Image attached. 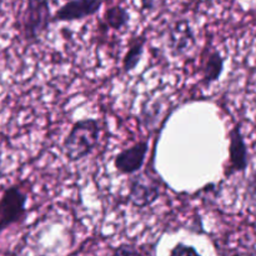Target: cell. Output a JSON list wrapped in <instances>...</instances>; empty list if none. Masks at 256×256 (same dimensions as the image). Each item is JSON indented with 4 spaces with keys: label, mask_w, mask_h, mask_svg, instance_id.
Segmentation results:
<instances>
[{
    "label": "cell",
    "mask_w": 256,
    "mask_h": 256,
    "mask_svg": "<svg viewBox=\"0 0 256 256\" xmlns=\"http://www.w3.org/2000/svg\"><path fill=\"white\" fill-rule=\"evenodd\" d=\"M112 256H142V254H140L139 250L135 246L125 244L118 248Z\"/></svg>",
    "instance_id": "obj_13"
},
{
    "label": "cell",
    "mask_w": 256,
    "mask_h": 256,
    "mask_svg": "<svg viewBox=\"0 0 256 256\" xmlns=\"http://www.w3.org/2000/svg\"><path fill=\"white\" fill-rule=\"evenodd\" d=\"M144 44L145 38H135L132 42H130V46L128 49L126 55L122 62V66H124V72H130V70L135 69L136 65L139 64L140 58H142V52H144Z\"/></svg>",
    "instance_id": "obj_10"
},
{
    "label": "cell",
    "mask_w": 256,
    "mask_h": 256,
    "mask_svg": "<svg viewBox=\"0 0 256 256\" xmlns=\"http://www.w3.org/2000/svg\"><path fill=\"white\" fill-rule=\"evenodd\" d=\"M222 69H224V59L222 58L220 52H215V50L209 52L208 56L205 58L204 64H202V82L206 85L216 82Z\"/></svg>",
    "instance_id": "obj_9"
},
{
    "label": "cell",
    "mask_w": 256,
    "mask_h": 256,
    "mask_svg": "<svg viewBox=\"0 0 256 256\" xmlns=\"http://www.w3.org/2000/svg\"><path fill=\"white\" fill-rule=\"evenodd\" d=\"M149 145L148 142H139L132 146L122 150L115 158V168L122 174H134L142 168Z\"/></svg>",
    "instance_id": "obj_6"
},
{
    "label": "cell",
    "mask_w": 256,
    "mask_h": 256,
    "mask_svg": "<svg viewBox=\"0 0 256 256\" xmlns=\"http://www.w3.org/2000/svg\"><path fill=\"white\" fill-rule=\"evenodd\" d=\"M130 15L124 8H122L120 5H115L112 6L110 9L106 10L105 12V22L109 25L112 29L120 30L122 28H125L129 22Z\"/></svg>",
    "instance_id": "obj_11"
},
{
    "label": "cell",
    "mask_w": 256,
    "mask_h": 256,
    "mask_svg": "<svg viewBox=\"0 0 256 256\" xmlns=\"http://www.w3.org/2000/svg\"><path fill=\"white\" fill-rule=\"evenodd\" d=\"M100 128L95 119H84L78 122L70 130L64 142V152L70 162L84 159L96 146L99 142Z\"/></svg>",
    "instance_id": "obj_1"
},
{
    "label": "cell",
    "mask_w": 256,
    "mask_h": 256,
    "mask_svg": "<svg viewBox=\"0 0 256 256\" xmlns=\"http://www.w3.org/2000/svg\"><path fill=\"white\" fill-rule=\"evenodd\" d=\"M102 6V2L98 0H74V2H65L62 8H59L52 16V20L69 22V20L84 19L96 14Z\"/></svg>",
    "instance_id": "obj_7"
},
{
    "label": "cell",
    "mask_w": 256,
    "mask_h": 256,
    "mask_svg": "<svg viewBox=\"0 0 256 256\" xmlns=\"http://www.w3.org/2000/svg\"><path fill=\"white\" fill-rule=\"evenodd\" d=\"M248 192L252 199H256V170L252 172V178L249 180V185H248Z\"/></svg>",
    "instance_id": "obj_14"
},
{
    "label": "cell",
    "mask_w": 256,
    "mask_h": 256,
    "mask_svg": "<svg viewBox=\"0 0 256 256\" xmlns=\"http://www.w3.org/2000/svg\"><path fill=\"white\" fill-rule=\"evenodd\" d=\"M194 35L190 29L189 22L185 20H180L175 24V26L170 30V46L174 52H188L194 45Z\"/></svg>",
    "instance_id": "obj_8"
},
{
    "label": "cell",
    "mask_w": 256,
    "mask_h": 256,
    "mask_svg": "<svg viewBox=\"0 0 256 256\" xmlns=\"http://www.w3.org/2000/svg\"><path fill=\"white\" fill-rule=\"evenodd\" d=\"M160 195V180L149 170L135 175L129 184V200L134 206L152 205Z\"/></svg>",
    "instance_id": "obj_4"
},
{
    "label": "cell",
    "mask_w": 256,
    "mask_h": 256,
    "mask_svg": "<svg viewBox=\"0 0 256 256\" xmlns=\"http://www.w3.org/2000/svg\"><path fill=\"white\" fill-rule=\"evenodd\" d=\"M50 20V9L46 2H29L22 16V39L32 42L39 39L48 29Z\"/></svg>",
    "instance_id": "obj_3"
},
{
    "label": "cell",
    "mask_w": 256,
    "mask_h": 256,
    "mask_svg": "<svg viewBox=\"0 0 256 256\" xmlns=\"http://www.w3.org/2000/svg\"><path fill=\"white\" fill-rule=\"evenodd\" d=\"M28 194L20 185H10L0 196V235L26 216Z\"/></svg>",
    "instance_id": "obj_2"
},
{
    "label": "cell",
    "mask_w": 256,
    "mask_h": 256,
    "mask_svg": "<svg viewBox=\"0 0 256 256\" xmlns=\"http://www.w3.org/2000/svg\"><path fill=\"white\" fill-rule=\"evenodd\" d=\"M229 138V166L226 169V176H230L235 172H245L249 164V154H248V148L242 134L240 124L232 128Z\"/></svg>",
    "instance_id": "obj_5"
},
{
    "label": "cell",
    "mask_w": 256,
    "mask_h": 256,
    "mask_svg": "<svg viewBox=\"0 0 256 256\" xmlns=\"http://www.w3.org/2000/svg\"><path fill=\"white\" fill-rule=\"evenodd\" d=\"M169 256H202L198 252V250L194 246H189L182 242L175 245L172 250L170 252Z\"/></svg>",
    "instance_id": "obj_12"
}]
</instances>
